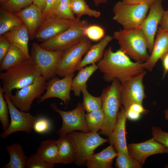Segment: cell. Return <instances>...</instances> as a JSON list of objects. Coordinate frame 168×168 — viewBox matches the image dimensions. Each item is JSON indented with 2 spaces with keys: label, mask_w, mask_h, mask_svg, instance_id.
<instances>
[{
  "label": "cell",
  "mask_w": 168,
  "mask_h": 168,
  "mask_svg": "<svg viewBox=\"0 0 168 168\" xmlns=\"http://www.w3.org/2000/svg\"><path fill=\"white\" fill-rule=\"evenodd\" d=\"M143 63L133 62L120 49L114 52L110 46L97 65L105 81L110 82L116 79L123 83L145 71Z\"/></svg>",
  "instance_id": "1"
},
{
  "label": "cell",
  "mask_w": 168,
  "mask_h": 168,
  "mask_svg": "<svg viewBox=\"0 0 168 168\" xmlns=\"http://www.w3.org/2000/svg\"><path fill=\"white\" fill-rule=\"evenodd\" d=\"M42 74L31 58L0 73L4 94L9 95L13 89H21L35 82Z\"/></svg>",
  "instance_id": "2"
},
{
  "label": "cell",
  "mask_w": 168,
  "mask_h": 168,
  "mask_svg": "<svg viewBox=\"0 0 168 168\" xmlns=\"http://www.w3.org/2000/svg\"><path fill=\"white\" fill-rule=\"evenodd\" d=\"M113 37L118 41L120 49L136 62L143 63L148 59L147 42L140 28L120 30L114 32Z\"/></svg>",
  "instance_id": "3"
},
{
  "label": "cell",
  "mask_w": 168,
  "mask_h": 168,
  "mask_svg": "<svg viewBox=\"0 0 168 168\" xmlns=\"http://www.w3.org/2000/svg\"><path fill=\"white\" fill-rule=\"evenodd\" d=\"M112 82L110 85L103 89L100 96L105 121L100 133L106 136H108L113 130L121 106V83L116 79Z\"/></svg>",
  "instance_id": "4"
},
{
  "label": "cell",
  "mask_w": 168,
  "mask_h": 168,
  "mask_svg": "<svg viewBox=\"0 0 168 168\" xmlns=\"http://www.w3.org/2000/svg\"><path fill=\"white\" fill-rule=\"evenodd\" d=\"M152 4L145 3L130 4L119 1L113 9L114 14L113 19L121 24L124 29H140Z\"/></svg>",
  "instance_id": "5"
},
{
  "label": "cell",
  "mask_w": 168,
  "mask_h": 168,
  "mask_svg": "<svg viewBox=\"0 0 168 168\" xmlns=\"http://www.w3.org/2000/svg\"><path fill=\"white\" fill-rule=\"evenodd\" d=\"M97 133L77 132L74 131L67 135L73 146L76 164L83 167L87 158L93 154L95 150L108 141V139L101 137Z\"/></svg>",
  "instance_id": "6"
},
{
  "label": "cell",
  "mask_w": 168,
  "mask_h": 168,
  "mask_svg": "<svg viewBox=\"0 0 168 168\" xmlns=\"http://www.w3.org/2000/svg\"><path fill=\"white\" fill-rule=\"evenodd\" d=\"M88 25L86 20H79L72 26L40 45L47 50L64 51L85 37V30Z\"/></svg>",
  "instance_id": "7"
},
{
  "label": "cell",
  "mask_w": 168,
  "mask_h": 168,
  "mask_svg": "<svg viewBox=\"0 0 168 168\" xmlns=\"http://www.w3.org/2000/svg\"><path fill=\"white\" fill-rule=\"evenodd\" d=\"M64 51L46 49L35 42L32 44L31 58L46 80L55 77Z\"/></svg>",
  "instance_id": "8"
},
{
  "label": "cell",
  "mask_w": 168,
  "mask_h": 168,
  "mask_svg": "<svg viewBox=\"0 0 168 168\" xmlns=\"http://www.w3.org/2000/svg\"><path fill=\"white\" fill-rule=\"evenodd\" d=\"M50 105L52 109L58 113L62 119V126L57 132L59 137L65 136L75 130H80L84 133L89 132L85 119L86 110L82 103L79 102L74 109L69 111L59 109L54 103Z\"/></svg>",
  "instance_id": "9"
},
{
  "label": "cell",
  "mask_w": 168,
  "mask_h": 168,
  "mask_svg": "<svg viewBox=\"0 0 168 168\" xmlns=\"http://www.w3.org/2000/svg\"><path fill=\"white\" fill-rule=\"evenodd\" d=\"M46 80L41 76L32 83L16 89L14 95H7L14 105L21 111L28 112L32 103L36 98L39 99L46 90Z\"/></svg>",
  "instance_id": "10"
},
{
  "label": "cell",
  "mask_w": 168,
  "mask_h": 168,
  "mask_svg": "<svg viewBox=\"0 0 168 168\" xmlns=\"http://www.w3.org/2000/svg\"><path fill=\"white\" fill-rule=\"evenodd\" d=\"M91 46L85 36L75 44L64 51L57 69L56 75L64 77L74 73L76 68Z\"/></svg>",
  "instance_id": "11"
},
{
  "label": "cell",
  "mask_w": 168,
  "mask_h": 168,
  "mask_svg": "<svg viewBox=\"0 0 168 168\" xmlns=\"http://www.w3.org/2000/svg\"><path fill=\"white\" fill-rule=\"evenodd\" d=\"M4 97L7 103L11 121L7 129L1 134V137L5 138L12 134L18 132L27 133L31 132L37 118L28 112L18 109L7 95L4 94Z\"/></svg>",
  "instance_id": "12"
},
{
  "label": "cell",
  "mask_w": 168,
  "mask_h": 168,
  "mask_svg": "<svg viewBox=\"0 0 168 168\" xmlns=\"http://www.w3.org/2000/svg\"><path fill=\"white\" fill-rule=\"evenodd\" d=\"M146 73L143 71L136 76L121 83V103L125 110L133 104H142L146 97L143 79Z\"/></svg>",
  "instance_id": "13"
},
{
  "label": "cell",
  "mask_w": 168,
  "mask_h": 168,
  "mask_svg": "<svg viewBox=\"0 0 168 168\" xmlns=\"http://www.w3.org/2000/svg\"><path fill=\"white\" fill-rule=\"evenodd\" d=\"M79 20L66 19L53 14L44 20L35 33V39L42 43L46 41L72 26Z\"/></svg>",
  "instance_id": "14"
},
{
  "label": "cell",
  "mask_w": 168,
  "mask_h": 168,
  "mask_svg": "<svg viewBox=\"0 0 168 168\" xmlns=\"http://www.w3.org/2000/svg\"><path fill=\"white\" fill-rule=\"evenodd\" d=\"M74 73H71L59 79L54 77L47 82L45 92L38 101V103L51 98H57L62 100L67 107L71 100L70 92Z\"/></svg>",
  "instance_id": "15"
},
{
  "label": "cell",
  "mask_w": 168,
  "mask_h": 168,
  "mask_svg": "<svg viewBox=\"0 0 168 168\" xmlns=\"http://www.w3.org/2000/svg\"><path fill=\"white\" fill-rule=\"evenodd\" d=\"M162 1L157 0L152 3L149 12L140 27L146 38L148 50L151 53L153 47L157 27L164 11L162 5Z\"/></svg>",
  "instance_id": "16"
},
{
  "label": "cell",
  "mask_w": 168,
  "mask_h": 168,
  "mask_svg": "<svg viewBox=\"0 0 168 168\" xmlns=\"http://www.w3.org/2000/svg\"><path fill=\"white\" fill-rule=\"evenodd\" d=\"M127 149L129 155L142 166L151 155L168 153V149L153 138L143 142L128 144Z\"/></svg>",
  "instance_id": "17"
},
{
  "label": "cell",
  "mask_w": 168,
  "mask_h": 168,
  "mask_svg": "<svg viewBox=\"0 0 168 168\" xmlns=\"http://www.w3.org/2000/svg\"><path fill=\"white\" fill-rule=\"evenodd\" d=\"M127 119L126 111L122 105L113 130L108 136V142L113 146L117 153L122 152L128 154L126 137Z\"/></svg>",
  "instance_id": "18"
},
{
  "label": "cell",
  "mask_w": 168,
  "mask_h": 168,
  "mask_svg": "<svg viewBox=\"0 0 168 168\" xmlns=\"http://www.w3.org/2000/svg\"><path fill=\"white\" fill-rule=\"evenodd\" d=\"M26 27L30 39H35V33L44 20L41 12L32 3L20 12L15 13Z\"/></svg>",
  "instance_id": "19"
},
{
  "label": "cell",
  "mask_w": 168,
  "mask_h": 168,
  "mask_svg": "<svg viewBox=\"0 0 168 168\" xmlns=\"http://www.w3.org/2000/svg\"><path fill=\"white\" fill-rule=\"evenodd\" d=\"M168 52V32L158 27L151 54L143 63L145 69L151 71L159 59Z\"/></svg>",
  "instance_id": "20"
},
{
  "label": "cell",
  "mask_w": 168,
  "mask_h": 168,
  "mask_svg": "<svg viewBox=\"0 0 168 168\" xmlns=\"http://www.w3.org/2000/svg\"><path fill=\"white\" fill-rule=\"evenodd\" d=\"M117 155L113 146L110 145L100 152L90 156L85 165L88 168H111Z\"/></svg>",
  "instance_id": "21"
},
{
  "label": "cell",
  "mask_w": 168,
  "mask_h": 168,
  "mask_svg": "<svg viewBox=\"0 0 168 168\" xmlns=\"http://www.w3.org/2000/svg\"><path fill=\"white\" fill-rule=\"evenodd\" d=\"M3 35L10 42L19 47L23 52L27 59L31 58L28 49L30 39L28 31L25 25H19Z\"/></svg>",
  "instance_id": "22"
},
{
  "label": "cell",
  "mask_w": 168,
  "mask_h": 168,
  "mask_svg": "<svg viewBox=\"0 0 168 168\" xmlns=\"http://www.w3.org/2000/svg\"><path fill=\"white\" fill-rule=\"evenodd\" d=\"M113 39V37L106 35L98 43L91 45L84 58L77 67L76 71L88 64L98 62L103 57L105 48Z\"/></svg>",
  "instance_id": "23"
},
{
  "label": "cell",
  "mask_w": 168,
  "mask_h": 168,
  "mask_svg": "<svg viewBox=\"0 0 168 168\" xmlns=\"http://www.w3.org/2000/svg\"><path fill=\"white\" fill-rule=\"evenodd\" d=\"M10 159L8 162L4 166V168H26V162L28 159L25 154L21 145L15 143L6 146Z\"/></svg>",
  "instance_id": "24"
},
{
  "label": "cell",
  "mask_w": 168,
  "mask_h": 168,
  "mask_svg": "<svg viewBox=\"0 0 168 168\" xmlns=\"http://www.w3.org/2000/svg\"><path fill=\"white\" fill-rule=\"evenodd\" d=\"M58 149V163L68 164L75 161V154L72 144L67 135L60 137L57 140Z\"/></svg>",
  "instance_id": "25"
},
{
  "label": "cell",
  "mask_w": 168,
  "mask_h": 168,
  "mask_svg": "<svg viewBox=\"0 0 168 168\" xmlns=\"http://www.w3.org/2000/svg\"><path fill=\"white\" fill-rule=\"evenodd\" d=\"M58 153L57 140L51 139L42 142L36 153L43 160L53 165L58 164Z\"/></svg>",
  "instance_id": "26"
},
{
  "label": "cell",
  "mask_w": 168,
  "mask_h": 168,
  "mask_svg": "<svg viewBox=\"0 0 168 168\" xmlns=\"http://www.w3.org/2000/svg\"><path fill=\"white\" fill-rule=\"evenodd\" d=\"M27 59L22 51L14 44H11L9 49L0 63V71H6L23 62Z\"/></svg>",
  "instance_id": "27"
},
{
  "label": "cell",
  "mask_w": 168,
  "mask_h": 168,
  "mask_svg": "<svg viewBox=\"0 0 168 168\" xmlns=\"http://www.w3.org/2000/svg\"><path fill=\"white\" fill-rule=\"evenodd\" d=\"M98 69L95 64L83 67L79 70L77 75L73 78L71 91L75 96H79L82 89L87 86L86 82L91 76Z\"/></svg>",
  "instance_id": "28"
},
{
  "label": "cell",
  "mask_w": 168,
  "mask_h": 168,
  "mask_svg": "<svg viewBox=\"0 0 168 168\" xmlns=\"http://www.w3.org/2000/svg\"><path fill=\"white\" fill-rule=\"evenodd\" d=\"M23 23L15 13L0 9V35Z\"/></svg>",
  "instance_id": "29"
},
{
  "label": "cell",
  "mask_w": 168,
  "mask_h": 168,
  "mask_svg": "<svg viewBox=\"0 0 168 168\" xmlns=\"http://www.w3.org/2000/svg\"><path fill=\"white\" fill-rule=\"evenodd\" d=\"M85 119L89 132L97 133L103 127L105 121V115L102 108L87 112Z\"/></svg>",
  "instance_id": "30"
},
{
  "label": "cell",
  "mask_w": 168,
  "mask_h": 168,
  "mask_svg": "<svg viewBox=\"0 0 168 168\" xmlns=\"http://www.w3.org/2000/svg\"><path fill=\"white\" fill-rule=\"evenodd\" d=\"M70 5L72 11L77 20H80L84 15L98 17L101 14L100 12L90 8L85 0H70Z\"/></svg>",
  "instance_id": "31"
},
{
  "label": "cell",
  "mask_w": 168,
  "mask_h": 168,
  "mask_svg": "<svg viewBox=\"0 0 168 168\" xmlns=\"http://www.w3.org/2000/svg\"><path fill=\"white\" fill-rule=\"evenodd\" d=\"M83 95V105L87 112L102 109V101L100 96L95 97L91 95L87 89V86L82 89Z\"/></svg>",
  "instance_id": "32"
},
{
  "label": "cell",
  "mask_w": 168,
  "mask_h": 168,
  "mask_svg": "<svg viewBox=\"0 0 168 168\" xmlns=\"http://www.w3.org/2000/svg\"><path fill=\"white\" fill-rule=\"evenodd\" d=\"M115 166L117 168H141L142 165L129 154L122 152H117Z\"/></svg>",
  "instance_id": "33"
},
{
  "label": "cell",
  "mask_w": 168,
  "mask_h": 168,
  "mask_svg": "<svg viewBox=\"0 0 168 168\" xmlns=\"http://www.w3.org/2000/svg\"><path fill=\"white\" fill-rule=\"evenodd\" d=\"M33 0H9L0 3V8L17 13L33 3Z\"/></svg>",
  "instance_id": "34"
},
{
  "label": "cell",
  "mask_w": 168,
  "mask_h": 168,
  "mask_svg": "<svg viewBox=\"0 0 168 168\" xmlns=\"http://www.w3.org/2000/svg\"><path fill=\"white\" fill-rule=\"evenodd\" d=\"M70 1V0H60L54 14L66 19L77 20L71 9Z\"/></svg>",
  "instance_id": "35"
},
{
  "label": "cell",
  "mask_w": 168,
  "mask_h": 168,
  "mask_svg": "<svg viewBox=\"0 0 168 168\" xmlns=\"http://www.w3.org/2000/svg\"><path fill=\"white\" fill-rule=\"evenodd\" d=\"M4 93L2 87L0 86V121L2 124L3 132L8 128L9 122V114L7 102L4 97Z\"/></svg>",
  "instance_id": "36"
},
{
  "label": "cell",
  "mask_w": 168,
  "mask_h": 168,
  "mask_svg": "<svg viewBox=\"0 0 168 168\" xmlns=\"http://www.w3.org/2000/svg\"><path fill=\"white\" fill-rule=\"evenodd\" d=\"M125 111L127 119L132 121L139 119L142 115L148 112V111L144 108L142 104L138 103L133 104Z\"/></svg>",
  "instance_id": "37"
},
{
  "label": "cell",
  "mask_w": 168,
  "mask_h": 168,
  "mask_svg": "<svg viewBox=\"0 0 168 168\" xmlns=\"http://www.w3.org/2000/svg\"><path fill=\"white\" fill-rule=\"evenodd\" d=\"M84 34L85 36L89 40L97 41L101 40L105 36V31L99 25H88L85 28Z\"/></svg>",
  "instance_id": "38"
},
{
  "label": "cell",
  "mask_w": 168,
  "mask_h": 168,
  "mask_svg": "<svg viewBox=\"0 0 168 168\" xmlns=\"http://www.w3.org/2000/svg\"><path fill=\"white\" fill-rule=\"evenodd\" d=\"M54 166L43 160L36 153L28 158L26 162L28 168H52Z\"/></svg>",
  "instance_id": "39"
},
{
  "label": "cell",
  "mask_w": 168,
  "mask_h": 168,
  "mask_svg": "<svg viewBox=\"0 0 168 168\" xmlns=\"http://www.w3.org/2000/svg\"><path fill=\"white\" fill-rule=\"evenodd\" d=\"M51 122L48 119L44 117L37 118L33 126V129L36 133H44L51 129Z\"/></svg>",
  "instance_id": "40"
},
{
  "label": "cell",
  "mask_w": 168,
  "mask_h": 168,
  "mask_svg": "<svg viewBox=\"0 0 168 168\" xmlns=\"http://www.w3.org/2000/svg\"><path fill=\"white\" fill-rule=\"evenodd\" d=\"M151 133L153 138L168 149V133L162 130L159 127L153 126Z\"/></svg>",
  "instance_id": "41"
},
{
  "label": "cell",
  "mask_w": 168,
  "mask_h": 168,
  "mask_svg": "<svg viewBox=\"0 0 168 168\" xmlns=\"http://www.w3.org/2000/svg\"><path fill=\"white\" fill-rule=\"evenodd\" d=\"M60 0H46L44 7L42 12L44 20L52 15Z\"/></svg>",
  "instance_id": "42"
},
{
  "label": "cell",
  "mask_w": 168,
  "mask_h": 168,
  "mask_svg": "<svg viewBox=\"0 0 168 168\" xmlns=\"http://www.w3.org/2000/svg\"><path fill=\"white\" fill-rule=\"evenodd\" d=\"M11 44L10 41L3 35H0V62L7 53Z\"/></svg>",
  "instance_id": "43"
},
{
  "label": "cell",
  "mask_w": 168,
  "mask_h": 168,
  "mask_svg": "<svg viewBox=\"0 0 168 168\" xmlns=\"http://www.w3.org/2000/svg\"><path fill=\"white\" fill-rule=\"evenodd\" d=\"M159 28L168 32V9L164 11Z\"/></svg>",
  "instance_id": "44"
},
{
  "label": "cell",
  "mask_w": 168,
  "mask_h": 168,
  "mask_svg": "<svg viewBox=\"0 0 168 168\" xmlns=\"http://www.w3.org/2000/svg\"><path fill=\"white\" fill-rule=\"evenodd\" d=\"M156 0H122V1L127 4H135L145 3H152Z\"/></svg>",
  "instance_id": "45"
},
{
  "label": "cell",
  "mask_w": 168,
  "mask_h": 168,
  "mask_svg": "<svg viewBox=\"0 0 168 168\" xmlns=\"http://www.w3.org/2000/svg\"><path fill=\"white\" fill-rule=\"evenodd\" d=\"M164 70L163 77L168 72V52L161 59Z\"/></svg>",
  "instance_id": "46"
},
{
  "label": "cell",
  "mask_w": 168,
  "mask_h": 168,
  "mask_svg": "<svg viewBox=\"0 0 168 168\" xmlns=\"http://www.w3.org/2000/svg\"><path fill=\"white\" fill-rule=\"evenodd\" d=\"M46 1V0H33V3L36 5L42 12L44 7Z\"/></svg>",
  "instance_id": "47"
},
{
  "label": "cell",
  "mask_w": 168,
  "mask_h": 168,
  "mask_svg": "<svg viewBox=\"0 0 168 168\" xmlns=\"http://www.w3.org/2000/svg\"><path fill=\"white\" fill-rule=\"evenodd\" d=\"M107 1V0H93L94 4L96 6L100 4L106 3Z\"/></svg>",
  "instance_id": "48"
},
{
  "label": "cell",
  "mask_w": 168,
  "mask_h": 168,
  "mask_svg": "<svg viewBox=\"0 0 168 168\" xmlns=\"http://www.w3.org/2000/svg\"><path fill=\"white\" fill-rule=\"evenodd\" d=\"M164 116L165 119L168 121V109H166L165 110Z\"/></svg>",
  "instance_id": "49"
},
{
  "label": "cell",
  "mask_w": 168,
  "mask_h": 168,
  "mask_svg": "<svg viewBox=\"0 0 168 168\" xmlns=\"http://www.w3.org/2000/svg\"><path fill=\"white\" fill-rule=\"evenodd\" d=\"M9 0H0V3L4 2H6Z\"/></svg>",
  "instance_id": "50"
},
{
  "label": "cell",
  "mask_w": 168,
  "mask_h": 168,
  "mask_svg": "<svg viewBox=\"0 0 168 168\" xmlns=\"http://www.w3.org/2000/svg\"></svg>",
  "instance_id": "51"
}]
</instances>
